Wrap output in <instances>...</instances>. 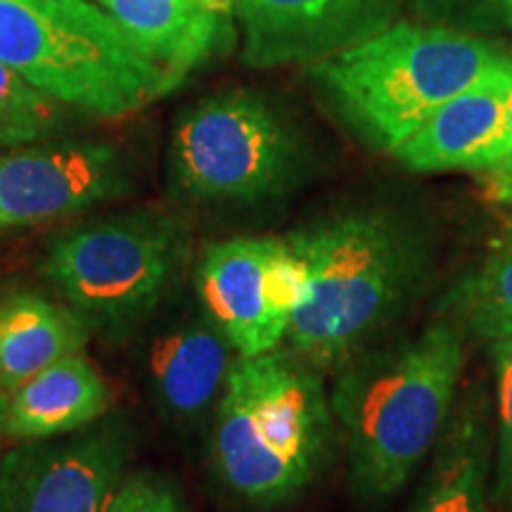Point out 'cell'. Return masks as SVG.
<instances>
[{
  "instance_id": "cell-6",
  "label": "cell",
  "mask_w": 512,
  "mask_h": 512,
  "mask_svg": "<svg viewBox=\"0 0 512 512\" xmlns=\"http://www.w3.org/2000/svg\"><path fill=\"white\" fill-rule=\"evenodd\" d=\"M188 256L185 223L166 209L140 207L62 230L38 268L93 330L124 335L166 302Z\"/></svg>"
},
{
  "instance_id": "cell-10",
  "label": "cell",
  "mask_w": 512,
  "mask_h": 512,
  "mask_svg": "<svg viewBox=\"0 0 512 512\" xmlns=\"http://www.w3.org/2000/svg\"><path fill=\"white\" fill-rule=\"evenodd\" d=\"M136 188V164L124 145L91 138H50L0 150V228L60 221Z\"/></svg>"
},
{
  "instance_id": "cell-7",
  "label": "cell",
  "mask_w": 512,
  "mask_h": 512,
  "mask_svg": "<svg viewBox=\"0 0 512 512\" xmlns=\"http://www.w3.org/2000/svg\"><path fill=\"white\" fill-rule=\"evenodd\" d=\"M304 147L266 95L233 88L202 98L176 121L169 174L176 192L200 204L261 202L299 181Z\"/></svg>"
},
{
  "instance_id": "cell-19",
  "label": "cell",
  "mask_w": 512,
  "mask_h": 512,
  "mask_svg": "<svg viewBox=\"0 0 512 512\" xmlns=\"http://www.w3.org/2000/svg\"><path fill=\"white\" fill-rule=\"evenodd\" d=\"M91 119L50 98L0 60V150L60 138Z\"/></svg>"
},
{
  "instance_id": "cell-11",
  "label": "cell",
  "mask_w": 512,
  "mask_h": 512,
  "mask_svg": "<svg viewBox=\"0 0 512 512\" xmlns=\"http://www.w3.org/2000/svg\"><path fill=\"white\" fill-rule=\"evenodd\" d=\"M399 10L401 0H233L252 69L311 67L382 34Z\"/></svg>"
},
{
  "instance_id": "cell-25",
  "label": "cell",
  "mask_w": 512,
  "mask_h": 512,
  "mask_svg": "<svg viewBox=\"0 0 512 512\" xmlns=\"http://www.w3.org/2000/svg\"><path fill=\"white\" fill-rule=\"evenodd\" d=\"M498 3H501V0H498Z\"/></svg>"
},
{
  "instance_id": "cell-17",
  "label": "cell",
  "mask_w": 512,
  "mask_h": 512,
  "mask_svg": "<svg viewBox=\"0 0 512 512\" xmlns=\"http://www.w3.org/2000/svg\"><path fill=\"white\" fill-rule=\"evenodd\" d=\"M100 5L178 86L233 38L230 17L204 0H100Z\"/></svg>"
},
{
  "instance_id": "cell-8",
  "label": "cell",
  "mask_w": 512,
  "mask_h": 512,
  "mask_svg": "<svg viewBox=\"0 0 512 512\" xmlns=\"http://www.w3.org/2000/svg\"><path fill=\"white\" fill-rule=\"evenodd\" d=\"M304 273L285 238H233L204 249L195 266L202 311L242 358L285 342Z\"/></svg>"
},
{
  "instance_id": "cell-21",
  "label": "cell",
  "mask_w": 512,
  "mask_h": 512,
  "mask_svg": "<svg viewBox=\"0 0 512 512\" xmlns=\"http://www.w3.org/2000/svg\"><path fill=\"white\" fill-rule=\"evenodd\" d=\"M107 512H188L174 479L152 470L126 472Z\"/></svg>"
},
{
  "instance_id": "cell-14",
  "label": "cell",
  "mask_w": 512,
  "mask_h": 512,
  "mask_svg": "<svg viewBox=\"0 0 512 512\" xmlns=\"http://www.w3.org/2000/svg\"><path fill=\"white\" fill-rule=\"evenodd\" d=\"M112 403L110 382L86 351H76L8 394L5 434L12 441L64 437L107 418Z\"/></svg>"
},
{
  "instance_id": "cell-20",
  "label": "cell",
  "mask_w": 512,
  "mask_h": 512,
  "mask_svg": "<svg viewBox=\"0 0 512 512\" xmlns=\"http://www.w3.org/2000/svg\"><path fill=\"white\" fill-rule=\"evenodd\" d=\"M498 392L496 467L491 479V501L512 503V339L491 344Z\"/></svg>"
},
{
  "instance_id": "cell-2",
  "label": "cell",
  "mask_w": 512,
  "mask_h": 512,
  "mask_svg": "<svg viewBox=\"0 0 512 512\" xmlns=\"http://www.w3.org/2000/svg\"><path fill=\"white\" fill-rule=\"evenodd\" d=\"M465 332L441 316L415 337L366 349L337 368L330 408L361 503H387L432 453L453 413Z\"/></svg>"
},
{
  "instance_id": "cell-15",
  "label": "cell",
  "mask_w": 512,
  "mask_h": 512,
  "mask_svg": "<svg viewBox=\"0 0 512 512\" xmlns=\"http://www.w3.org/2000/svg\"><path fill=\"white\" fill-rule=\"evenodd\" d=\"M93 328L64 299L15 285L0 292V387L12 394L60 358L86 351Z\"/></svg>"
},
{
  "instance_id": "cell-5",
  "label": "cell",
  "mask_w": 512,
  "mask_h": 512,
  "mask_svg": "<svg viewBox=\"0 0 512 512\" xmlns=\"http://www.w3.org/2000/svg\"><path fill=\"white\" fill-rule=\"evenodd\" d=\"M0 60L91 119H124L176 91L110 12L88 0H0Z\"/></svg>"
},
{
  "instance_id": "cell-18",
  "label": "cell",
  "mask_w": 512,
  "mask_h": 512,
  "mask_svg": "<svg viewBox=\"0 0 512 512\" xmlns=\"http://www.w3.org/2000/svg\"><path fill=\"white\" fill-rule=\"evenodd\" d=\"M444 316L484 342L512 339V230L444 304Z\"/></svg>"
},
{
  "instance_id": "cell-4",
  "label": "cell",
  "mask_w": 512,
  "mask_h": 512,
  "mask_svg": "<svg viewBox=\"0 0 512 512\" xmlns=\"http://www.w3.org/2000/svg\"><path fill=\"white\" fill-rule=\"evenodd\" d=\"M508 55L446 27L394 22L368 41L309 67L325 107L363 143L392 152Z\"/></svg>"
},
{
  "instance_id": "cell-12",
  "label": "cell",
  "mask_w": 512,
  "mask_h": 512,
  "mask_svg": "<svg viewBox=\"0 0 512 512\" xmlns=\"http://www.w3.org/2000/svg\"><path fill=\"white\" fill-rule=\"evenodd\" d=\"M512 93V57L446 100L392 155L418 174L482 171L503 164L505 112Z\"/></svg>"
},
{
  "instance_id": "cell-23",
  "label": "cell",
  "mask_w": 512,
  "mask_h": 512,
  "mask_svg": "<svg viewBox=\"0 0 512 512\" xmlns=\"http://www.w3.org/2000/svg\"><path fill=\"white\" fill-rule=\"evenodd\" d=\"M5 403H8V394L0 387V448H3V439H8V434H5Z\"/></svg>"
},
{
  "instance_id": "cell-22",
  "label": "cell",
  "mask_w": 512,
  "mask_h": 512,
  "mask_svg": "<svg viewBox=\"0 0 512 512\" xmlns=\"http://www.w3.org/2000/svg\"><path fill=\"white\" fill-rule=\"evenodd\" d=\"M503 164H512V93L505 112V140H503ZM501 164V166H503Z\"/></svg>"
},
{
  "instance_id": "cell-16",
  "label": "cell",
  "mask_w": 512,
  "mask_h": 512,
  "mask_svg": "<svg viewBox=\"0 0 512 512\" xmlns=\"http://www.w3.org/2000/svg\"><path fill=\"white\" fill-rule=\"evenodd\" d=\"M494 441L482 392L470 394L451 413L430 470L406 512H489Z\"/></svg>"
},
{
  "instance_id": "cell-3",
  "label": "cell",
  "mask_w": 512,
  "mask_h": 512,
  "mask_svg": "<svg viewBox=\"0 0 512 512\" xmlns=\"http://www.w3.org/2000/svg\"><path fill=\"white\" fill-rule=\"evenodd\" d=\"M320 370L290 349L235 358L211 422V470L230 496L273 510L302 496L332 453Z\"/></svg>"
},
{
  "instance_id": "cell-24",
  "label": "cell",
  "mask_w": 512,
  "mask_h": 512,
  "mask_svg": "<svg viewBox=\"0 0 512 512\" xmlns=\"http://www.w3.org/2000/svg\"><path fill=\"white\" fill-rule=\"evenodd\" d=\"M501 5L505 8V15H508L510 24H512V0H501Z\"/></svg>"
},
{
  "instance_id": "cell-13",
  "label": "cell",
  "mask_w": 512,
  "mask_h": 512,
  "mask_svg": "<svg viewBox=\"0 0 512 512\" xmlns=\"http://www.w3.org/2000/svg\"><path fill=\"white\" fill-rule=\"evenodd\" d=\"M238 351L207 313L190 311L147 344L145 375L152 403L166 420L195 425L219 403Z\"/></svg>"
},
{
  "instance_id": "cell-1",
  "label": "cell",
  "mask_w": 512,
  "mask_h": 512,
  "mask_svg": "<svg viewBox=\"0 0 512 512\" xmlns=\"http://www.w3.org/2000/svg\"><path fill=\"white\" fill-rule=\"evenodd\" d=\"M302 264V297L287 349L316 370H337L370 349L430 273V247L401 216L349 209L285 235Z\"/></svg>"
},
{
  "instance_id": "cell-9",
  "label": "cell",
  "mask_w": 512,
  "mask_h": 512,
  "mask_svg": "<svg viewBox=\"0 0 512 512\" xmlns=\"http://www.w3.org/2000/svg\"><path fill=\"white\" fill-rule=\"evenodd\" d=\"M133 456V430L107 415L86 430L0 453V512H107Z\"/></svg>"
}]
</instances>
